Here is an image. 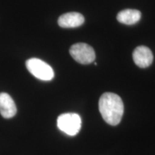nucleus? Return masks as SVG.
Segmentation results:
<instances>
[{
	"instance_id": "nucleus-1",
	"label": "nucleus",
	"mask_w": 155,
	"mask_h": 155,
	"mask_svg": "<svg viewBox=\"0 0 155 155\" xmlns=\"http://www.w3.org/2000/svg\"><path fill=\"white\" fill-rule=\"evenodd\" d=\"M98 107L106 123L111 126L120 123L124 114V104L119 96L113 93H105L101 96Z\"/></svg>"
},
{
	"instance_id": "nucleus-4",
	"label": "nucleus",
	"mask_w": 155,
	"mask_h": 155,
	"mask_svg": "<svg viewBox=\"0 0 155 155\" xmlns=\"http://www.w3.org/2000/svg\"><path fill=\"white\" fill-rule=\"evenodd\" d=\"M69 52L75 61L83 65L91 63L96 59L94 48L86 43L73 45Z\"/></svg>"
},
{
	"instance_id": "nucleus-6",
	"label": "nucleus",
	"mask_w": 155,
	"mask_h": 155,
	"mask_svg": "<svg viewBox=\"0 0 155 155\" xmlns=\"http://www.w3.org/2000/svg\"><path fill=\"white\" fill-rule=\"evenodd\" d=\"M85 19L78 12H68L62 15L58 19V25L63 28H74L80 27L84 22Z\"/></svg>"
},
{
	"instance_id": "nucleus-5",
	"label": "nucleus",
	"mask_w": 155,
	"mask_h": 155,
	"mask_svg": "<svg viewBox=\"0 0 155 155\" xmlns=\"http://www.w3.org/2000/svg\"><path fill=\"white\" fill-rule=\"evenodd\" d=\"M153 54L151 50L146 46H139L133 52V60L136 65L141 68H146L152 65Z\"/></svg>"
},
{
	"instance_id": "nucleus-7",
	"label": "nucleus",
	"mask_w": 155,
	"mask_h": 155,
	"mask_svg": "<svg viewBox=\"0 0 155 155\" xmlns=\"http://www.w3.org/2000/svg\"><path fill=\"white\" fill-rule=\"evenodd\" d=\"M17 113L14 100L7 93H0V114L5 119H10Z\"/></svg>"
},
{
	"instance_id": "nucleus-8",
	"label": "nucleus",
	"mask_w": 155,
	"mask_h": 155,
	"mask_svg": "<svg viewBox=\"0 0 155 155\" xmlns=\"http://www.w3.org/2000/svg\"><path fill=\"white\" fill-rule=\"evenodd\" d=\"M141 16V14L139 10L128 9L119 12L116 18L120 23L131 25L138 22L140 20Z\"/></svg>"
},
{
	"instance_id": "nucleus-2",
	"label": "nucleus",
	"mask_w": 155,
	"mask_h": 155,
	"mask_svg": "<svg viewBox=\"0 0 155 155\" xmlns=\"http://www.w3.org/2000/svg\"><path fill=\"white\" fill-rule=\"evenodd\" d=\"M26 67L32 75L41 81H51L54 78L53 69L50 65L38 58H30L26 61Z\"/></svg>"
},
{
	"instance_id": "nucleus-3",
	"label": "nucleus",
	"mask_w": 155,
	"mask_h": 155,
	"mask_svg": "<svg viewBox=\"0 0 155 155\" xmlns=\"http://www.w3.org/2000/svg\"><path fill=\"white\" fill-rule=\"evenodd\" d=\"M81 123L80 116L75 113L63 114L57 119L58 129L69 136H75L80 131Z\"/></svg>"
}]
</instances>
